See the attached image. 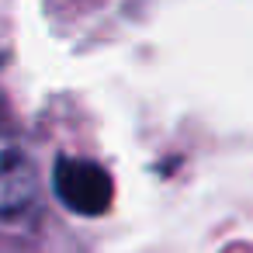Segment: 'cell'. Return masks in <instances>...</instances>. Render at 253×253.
Segmentation results:
<instances>
[{
    "label": "cell",
    "mask_w": 253,
    "mask_h": 253,
    "mask_svg": "<svg viewBox=\"0 0 253 253\" xmlns=\"http://www.w3.org/2000/svg\"><path fill=\"white\" fill-rule=\"evenodd\" d=\"M52 184H56L59 201L77 215H104L115 198L111 173L101 163L80 160V156H63L56 163Z\"/></svg>",
    "instance_id": "1"
},
{
    "label": "cell",
    "mask_w": 253,
    "mask_h": 253,
    "mask_svg": "<svg viewBox=\"0 0 253 253\" xmlns=\"http://www.w3.org/2000/svg\"><path fill=\"white\" fill-rule=\"evenodd\" d=\"M39 177L21 139L0 125V218H18L35 205Z\"/></svg>",
    "instance_id": "2"
}]
</instances>
